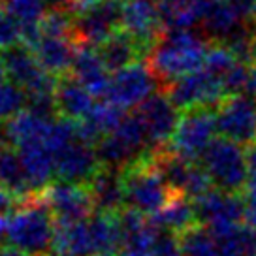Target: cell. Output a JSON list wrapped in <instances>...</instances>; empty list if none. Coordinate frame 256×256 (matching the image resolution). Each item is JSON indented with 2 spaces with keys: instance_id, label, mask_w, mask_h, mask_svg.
<instances>
[{
  "instance_id": "1",
  "label": "cell",
  "mask_w": 256,
  "mask_h": 256,
  "mask_svg": "<svg viewBox=\"0 0 256 256\" xmlns=\"http://www.w3.org/2000/svg\"><path fill=\"white\" fill-rule=\"evenodd\" d=\"M209 51L208 42L190 28H166L147 53V64L162 87L200 70Z\"/></svg>"
},
{
  "instance_id": "2",
  "label": "cell",
  "mask_w": 256,
  "mask_h": 256,
  "mask_svg": "<svg viewBox=\"0 0 256 256\" xmlns=\"http://www.w3.org/2000/svg\"><path fill=\"white\" fill-rule=\"evenodd\" d=\"M53 218L55 216L42 200V196L24 202L23 208L10 213L6 243L28 256H49L53 252L55 240Z\"/></svg>"
},
{
  "instance_id": "3",
  "label": "cell",
  "mask_w": 256,
  "mask_h": 256,
  "mask_svg": "<svg viewBox=\"0 0 256 256\" xmlns=\"http://www.w3.org/2000/svg\"><path fill=\"white\" fill-rule=\"evenodd\" d=\"M122 183L126 194V206L142 211L144 215H154L176 194L170 188L152 154L138 160L136 164L122 170Z\"/></svg>"
},
{
  "instance_id": "4",
  "label": "cell",
  "mask_w": 256,
  "mask_h": 256,
  "mask_svg": "<svg viewBox=\"0 0 256 256\" xmlns=\"http://www.w3.org/2000/svg\"><path fill=\"white\" fill-rule=\"evenodd\" d=\"M94 149L102 166L120 172L151 154L144 122L138 113H126L119 126L102 138L94 145Z\"/></svg>"
},
{
  "instance_id": "5",
  "label": "cell",
  "mask_w": 256,
  "mask_h": 256,
  "mask_svg": "<svg viewBox=\"0 0 256 256\" xmlns=\"http://www.w3.org/2000/svg\"><path fill=\"white\" fill-rule=\"evenodd\" d=\"M202 166L216 188L241 194L248 184L247 152L228 138H215L202 154Z\"/></svg>"
},
{
  "instance_id": "6",
  "label": "cell",
  "mask_w": 256,
  "mask_h": 256,
  "mask_svg": "<svg viewBox=\"0 0 256 256\" xmlns=\"http://www.w3.org/2000/svg\"><path fill=\"white\" fill-rule=\"evenodd\" d=\"M216 113L213 108L184 110L168 149L184 160L198 162L216 138Z\"/></svg>"
},
{
  "instance_id": "7",
  "label": "cell",
  "mask_w": 256,
  "mask_h": 256,
  "mask_svg": "<svg viewBox=\"0 0 256 256\" xmlns=\"http://www.w3.org/2000/svg\"><path fill=\"white\" fill-rule=\"evenodd\" d=\"M192 202L198 224L208 226L215 236L232 232L245 220V204L241 194L226 192L213 186Z\"/></svg>"
},
{
  "instance_id": "8",
  "label": "cell",
  "mask_w": 256,
  "mask_h": 256,
  "mask_svg": "<svg viewBox=\"0 0 256 256\" xmlns=\"http://www.w3.org/2000/svg\"><path fill=\"white\" fill-rule=\"evenodd\" d=\"M166 92L172 102L179 110H192V108H215L228 98V90L224 81L202 66L200 70L184 76L181 80L174 81Z\"/></svg>"
},
{
  "instance_id": "9",
  "label": "cell",
  "mask_w": 256,
  "mask_h": 256,
  "mask_svg": "<svg viewBox=\"0 0 256 256\" xmlns=\"http://www.w3.org/2000/svg\"><path fill=\"white\" fill-rule=\"evenodd\" d=\"M0 55L6 66L8 78L19 87L26 90V94L30 92H55L58 78L49 74L40 60L36 58L34 51L26 48L24 44H16L6 49H0Z\"/></svg>"
},
{
  "instance_id": "10",
  "label": "cell",
  "mask_w": 256,
  "mask_h": 256,
  "mask_svg": "<svg viewBox=\"0 0 256 256\" xmlns=\"http://www.w3.org/2000/svg\"><path fill=\"white\" fill-rule=\"evenodd\" d=\"M158 85V80L149 68V64L136 60L117 72H112L110 90L106 100L117 104L122 110L140 108L149 96L156 92Z\"/></svg>"
},
{
  "instance_id": "11",
  "label": "cell",
  "mask_w": 256,
  "mask_h": 256,
  "mask_svg": "<svg viewBox=\"0 0 256 256\" xmlns=\"http://www.w3.org/2000/svg\"><path fill=\"white\" fill-rule=\"evenodd\" d=\"M218 134L240 145L256 140V98L248 94H230L216 106Z\"/></svg>"
},
{
  "instance_id": "12",
  "label": "cell",
  "mask_w": 256,
  "mask_h": 256,
  "mask_svg": "<svg viewBox=\"0 0 256 256\" xmlns=\"http://www.w3.org/2000/svg\"><path fill=\"white\" fill-rule=\"evenodd\" d=\"M56 222H78L85 220L96 211L94 200L88 184L58 181L49 184L40 194Z\"/></svg>"
},
{
  "instance_id": "13",
  "label": "cell",
  "mask_w": 256,
  "mask_h": 256,
  "mask_svg": "<svg viewBox=\"0 0 256 256\" xmlns=\"http://www.w3.org/2000/svg\"><path fill=\"white\" fill-rule=\"evenodd\" d=\"M136 113L144 122L151 152L168 147L177 128V122L181 119L179 108L172 102L168 92L151 94L138 108Z\"/></svg>"
},
{
  "instance_id": "14",
  "label": "cell",
  "mask_w": 256,
  "mask_h": 256,
  "mask_svg": "<svg viewBox=\"0 0 256 256\" xmlns=\"http://www.w3.org/2000/svg\"><path fill=\"white\" fill-rule=\"evenodd\" d=\"M120 28L130 34L144 49V55L156 44L164 23L156 0H124L120 4Z\"/></svg>"
},
{
  "instance_id": "15",
  "label": "cell",
  "mask_w": 256,
  "mask_h": 256,
  "mask_svg": "<svg viewBox=\"0 0 256 256\" xmlns=\"http://www.w3.org/2000/svg\"><path fill=\"white\" fill-rule=\"evenodd\" d=\"M117 28H120V4L98 0L94 6L76 16L74 38L80 46L100 48Z\"/></svg>"
},
{
  "instance_id": "16",
  "label": "cell",
  "mask_w": 256,
  "mask_h": 256,
  "mask_svg": "<svg viewBox=\"0 0 256 256\" xmlns=\"http://www.w3.org/2000/svg\"><path fill=\"white\" fill-rule=\"evenodd\" d=\"M102 168L94 145L76 138L55 154V176L58 181L88 184V181Z\"/></svg>"
},
{
  "instance_id": "17",
  "label": "cell",
  "mask_w": 256,
  "mask_h": 256,
  "mask_svg": "<svg viewBox=\"0 0 256 256\" xmlns=\"http://www.w3.org/2000/svg\"><path fill=\"white\" fill-rule=\"evenodd\" d=\"M72 76L90 90V94L94 96L96 100H106L108 90H110L112 72L108 70V66L102 60L98 48L78 46L76 58L72 64Z\"/></svg>"
},
{
  "instance_id": "18",
  "label": "cell",
  "mask_w": 256,
  "mask_h": 256,
  "mask_svg": "<svg viewBox=\"0 0 256 256\" xmlns=\"http://www.w3.org/2000/svg\"><path fill=\"white\" fill-rule=\"evenodd\" d=\"M72 40L74 38L42 34L30 49L49 74L60 78L72 72V64L76 58V51H78V46L76 44L72 46Z\"/></svg>"
},
{
  "instance_id": "19",
  "label": "cell",
  "mask_w": 256,
  "mask_h": 256,
  "mask_svg": "<svg viewBox=\"0 0 256 256\" xmlns=\"http://www.w3.org/2000/svg\"><path fill=\"white\" fill-rule=\"evenodd\" d=\"M88 188L94 200L96 211L104 213H119L126 208V194L122 183V172L113 168H102L88 181Z\"/></svg>"
},
{
  "instance_id": "20",
  "label": "cell",
  "mask_w": 256,
  "mask_h": 256,
  "mask_svg": "<svg viewBox=\"0 0 256 256\" xmlns=\"http://www.w3.org/2000/svg\"><path fill=\"white\" fill-rule=\"evenodd\" d=\"M55 98L58 115L72 120H81L83 117H87L96 104V98L90 94V90L70 74L58 78Z\"/></svg>"
},
{
  "instance_id": "21",
  "label": "cell",
  "mask_w": 256,
  "mask_h": 256,
  "mask_svg": "<svg viewBox=\"0 0 256 256\" xmlns=\"http://www.w3.org/2000/svg\"><path fill=\"white\" fill-rule=\"evenodd\" d=\"M124 117H126V110H122L110 100H100L96 102L87 117L78 120L80 138L87 144L96 145L102 138L119 126Z\"/></svg>"
},
{
  "instance_id": "22",
  "label": "cell",
  "mask_w": 256,
  "mask_h": 256,
  "mask_svg": "<svg viewBox=\"0 0 256 256\" xmlns=\"http://www.w3.org/2000/svg\"><path fill=\"white\" fill-rule=\"evenodd\" d=\"M19 151L21 162L24 166V172L28 176L32 188L36 194H42L51 183V177L55 176V158L53 152L48 149L44 142L26 144L21 147H16Z\"/></svg>"
},
{
  "instance_id": "23",
  "label": "cell",
  "mask_w": 256,
  "mask_h": 256,
  "mask_svg": "<svg viewBox=\"0 0 256 256\" xmlns=\"http://www.w3.org/2000/svg\"><path fill=\"white\" fill-rule=\"evenodd\" d=\"M53 252H64V254L72 256H96L88 218L78 220V222H56L55 220Z\"/></svg>"
},
{
  "instance_id": "24",
  "label": "cell",
  "mask_w": 256,
  "mask_h": 256,
  "mask_svg": "<svg viewBox=\"0 0 256 256\" xmlns=\"http://www.w3.org/2000/svg\"><path fill=\"white\" fill-rule=\"evenodd\" d=\"M164 28H192L202 24L213 0H156Z\"/></svg>"
},
{
  "instance_id": "25",
  "label": "cell",
  "mask_w": 256,
  "mask_h": 256,
  "mask_svg": "<svg viewBox=\"0 0 256 256\" xmlns=\"http://www.w3.org/2000/svg\"><path fill=\"white\" fill-rule=\"evenodd\" d=\"M0 183L4 184L14 198L19 202H28L36 198L38 194L34 192L28 176L24 172L19 151L16 147H0Z\"/></svg>"
},
{
  "instance_id": "26",
  "label": "cell",
  "mask_w": 256,
  "mask_h": 256,
  "mask_svg": "<svg viewBox=\"0 0 256 256\" xmlns=\"http://www.w3.org/2000/svg\"><path fill=\"white\" fill-rule=\"evenodd\" d=\"M152 224L158 230H168L177 236L186 232L188 228L198 224L194 202L188 196L183 194H174L168 200V204L160 209L158 213L152 215Z\"/></svg>"
},
{
  "instance_id": "27",
  "label": "cell",
  "mask_w": 256,
  "mask_h": 256,
  "mask_svg": "<svg viewBox=\"0 0 256 256\" xmlns=\"http://www.w3.org/2000/svg\"><path fill=\"white\" fill-rule=\"evenodd\" d=\"M51 120L53 119L40 117V115L32 113L30 110H23L21 113H17L16 117L6 120L4 134H6V140L14 147L36 144V142H44L46 144V136H48Z\"/></svg>"
},
{
  "instance_id": "28",
  "label": "cell",
  "mask_w": 256,
  "mask_h": 256,
  "mask_svg": "<svg viewBox=\"0 0 256 256\" xmlns=\"http://www.w3.org/2000/svg\"><path fill=\"white\" fill-rule=\"evenodd\" d=\"M98 53L102 56L104 64L108 66V70L117 72L128 64L136 62L138 58L144 55V49L140 48V44L130 34H126L120 28L98 48Z\"/></svg>"
},
{
  "instance_id": "29",
  "label": "cell",
  "mask_w": 256,
  "mask_h": 256,
  "mask_svg": "<svg viewBox=\"0 0 256 256\" xmlns=\"http://www.w3.org/2000/svg\"><path fill=\"white\" fill-rule=\"evenodd\" d=\"M48 0H2V8L19 24V28H36L46 17Z\"/></svg>"
},
{
  "instance_id": "30",
  "label": "cell",
  "mask_w": 256,
  "mask_h": 256,
  "mask_svg": "<svg viewBox=\"0 0 256 256\" xmlns=\"http://www.w3.org/2000/svg\"><path fill=\"white\" fill-rule=\"evenodd\" d=\"M158 228L152 222H145L134 230L122 232L119 256H152V247Z\"/></svg>"
},
{
  "instance_id": "31",
  "label": "cell",
  "mask_w": 256,
  "mask_h": 256,
  "mask_svg": "<svg viewBox=\"0 0 256 256\" xmlns=\"http://www.w3.org/2000/svg\"><path fill=\"white\" fill-rule=\"evenodd\" d=\"M183 256H218L215 234L208 226L196 224L179 236Z\"/></svg>"
},
{
  "instance_id": "32",
  "label": "cell",
  "mask_w": 256,
  "mask_h": 256,
  "mask_svg": "<svg viewBox=\"0 0 256 256\" xmlns=\"http://www.w3.org/2000/svg\"><path fill=\"white\" fill-rule=\"evenodd\" d=\"M26 106V90L14 81L0 83V120H10Z\"/></svg>"
},
{
  "instance_id": "33",
  "label": "cell",
  "mask_w": 256,
  "mask_h": 256,
  "mask_svg": "<svg viewBox=\"0 0 256 256\" xmlns=\"http://www.w3.org/2000/svg\"><path fill=\"white\" fill-rule=\"evenodd\" d=\"M152 256H183L179 236L168 230H158L152 247Z\"/></svg>"
},
{
  "instance_id": "34",
  "label": "cell",
  "mask_w": 256,
  "mask_h": 256,
  "mask_svg": "<svg viewBox=\"0 0 256 256\" xmlns=\"http://www.w3.org/2000/svg\"><path fill=\"white\" fill-rule=\"evenodd\" d=\"M21 42V28L19 24L8 16V12L0 8V49L16 46Z\"/></svg>"
},
{
  "instance_id": "35",
  "label": "cell",
  "mask_w": 256,
  "mask_h": 256,
  "mask_svg": "<svg viewBox=\"0 0 256 256\" xmlns=\"http://www.w3.org/2000/svg\"><path fill=\"white\" fill-rule=\"evenodd\" d=\"M241 196L245 204V222L256 228V183H248Z\"/></svg>"
},
{
  "instance_id": "36",
  "label": "cell",
  "mask_w": 256,
  "mask_h": 256,
  "mask_svg": "<svg viewBox=\"0 0 256 256\" xmlns=\"http://www.w3.org/2000/svg\"><path fill=\"white\" fill-rule=\"evenodd\" d=\"M247 168L248 183H256V140L247 147Z\"/></svg>"
},
{
  "instance_id": "37",
  "label": "cell",
  "mask_w": 256,
  "mask_h": 256,
  "mask_svg": "<svg viewBox=\"0 0 256 256\" xmlns=\"http://www.w3.org/2000/svg\"><path fill=\"white\" fill-rule=\"evenodd\" d=\"M16 198H14V194L4 186V184L0 183V213H8L10 209L14 208V204H16Z\"/></svg>"
},
{
  "instance_id": "38",
  "label": "cell",
  "mask_w": 256,
  "mask_h": 256,
  "mask_svg": "<svg viewBox=\"0 0 256 256\" xmlns=\"http://www.w3.org/2000/svg\"><path fill=\"white\" fill-rule=\"evenodd\" d=\"M8 222H10V213H0V243H6Z\"/></svg>"
},
{
  "instance_id": "39",
  "label": "cell",
  "mask_w": 256,
  "mask_h": 256,
  "mask_svg": "<svg viewBox=\"0 0 256 256\" xmlns=\"http://www.w3.org/2000/svg\"><path fill=\"white\" fill-rule=\"evenodd\" d=\"M0 256H28V254L10 245V247H2V248H0Z\"/></svg>"
},
{
  "instance_id": "40",
  "label": "cell",
  "mask_w": 256,
  "mask_h": 256,
  "mask_svg": "<svg viewBox=\"0 0 256 256\" xmlns=\"http://www.w3.org/2000/svg\"><path fill=\"white\" fill-rule=\"evenodd\" d=\"M8 78V72H6V66H4V60H2V55H0V83H4Z\"/></svg>"
},
{
  "instance_id": "41",
  "label": "cell",
  "mask_w": 256,
  "mask_h": 256,
  "mask_svg": "<svg viewBox=\"0 0 256 256\" xmlns=\"http://www.w3.org/2000/svg\"><path fill=\"white\" fill-rule=\"evenodd\" d=\"M51 6H55V8H60V6H66V4H70V0H48Z\"/></svg>"
},
{
  "instance_id": "42",
  "label": "cell",
  "mask_w": 256,
  "mask_h": 256,
  "mask_svg": "<svg viewBox=\"0 0 256 256\" xmlns=\"http://www.w3.org/2000/svg\"><path fill=\"white\" fill-rule=\"evenodd\" d=\"M4 140H6V134H4V128L0 126V147H4Z\"/></svg>"
},
{
  "instance_id": "43",
  "label": "cell",
  "mask_w": 256,
  "mask_h": 256,
  "mask_svg": "<svg viewBox=\"0 0 256 256\" xmlns=\"http://www.w3.org/2000/svg\"><path fill=\"white\" fill-rule=\"evenodd\" d=\"M49 256H72V254H64V252H51Z\"/></svg>"
},
{
  "instance_id": "44",
  "label": "cell",
  "mask_w": 256,
  "mask_h": 256,
  "mask_svg": "<svg viewBox=\"0 0 256 256\" xmlns=\"http://www.w3.org/2000/svg\"><path fill=\"white\" fill-rule=\"evenodd\" d=\"M108 2H117V4H122L124 0H108Z\"/></svg>"
},
{
  "instance_id": "45",
  "label": "cell",
  "mask_w": 256,
  "mask_h": 256,
  "mask_svg": "<svg viewBox=\"0 0 256 256\" xmlns=\"http://www.w3.org/2000/svg\"><path fill=\"white\" fill-rule=\"evenodd\" d=\"M254 23H256V0H254Z\"/></svg>"
},
{
  "instance_id": "46",
  "label": "cell",
  "mask_w": 256,
  "mask_h": 256,
  "mask_svg": "<svg viewBox=\"0 0 256 256\" xmlns=\"http://www.w3.org/2000/svg\"><path fill=\"white\" fill-rule=\"evenodd\" d=\"M104 256H115V254H104Z\"/></svg>"
},
{
  "instance_id": "47",
  "label": "cell",
  "mask_w": 256,
  "mask_h": 256,
  "mask_svg": "<svg viewBox=\"0 0 256 256\" xmlns=\"http://www.w3.org/2000/svg\"><path fill=\"white\" fill-rule=\"evenodd\" d=\"M252 256H256V250H254V254H252Z\"/></svg>"
}]
</instances>
